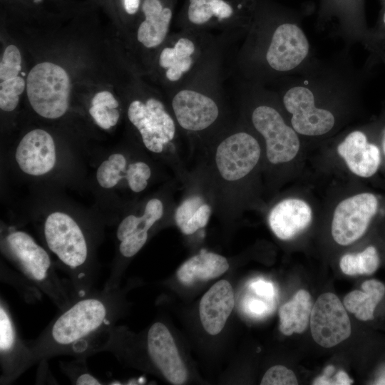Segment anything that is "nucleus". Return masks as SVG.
<instances>
[{"mask_svg": "<svg viewBox=\"0 0 385 385\" xmlns=\"http://www.w3.org/2000/svg\"><path fill=\"white\" fill-rule=\"evenodd\" d=\"M195 153L196 163L188 180L202 189L213 212L233 218L245 207L247 185L262 160L260 142L245 130L232 131L212 138Z\"/></svg>", "mask_w": 385, "mask_h": 385, "instance_id": "obj_1", "label": "nucleus"}, {"mask_svg": "<svg viewBox=\"0 0 385 385\" xmlns=\"http://www.w3.org/2000/svg\"><path fill=\"white\" fill-rule=\"evenodd\" d=\"M118 289L93 290L61 311L28 342L34 364L57 356L86 358L103 351L120 307Z\"/></svg>", "mask_w": 385, "mask_h": 385, "instance_id": "obj_2", "label": "nucleus"}, {"mask_svg": "<svg viewBox=\"0 0 385 385\" xmlns=\"http://www.w3.org/2000/svg\"><path fill=\"white\" fill-rule=\"evenodd\" d=\"M43 236L48 249L63 265L75 299L93 291L98 272L87 238L76 221L64 212H53L46 219Z\"/></svg>", "mask_w": 385, "mask_h": 385, "instance_id": "obj_3", "label": "nucleus"}, {"mask_svg": "<svg viewBox=\"0 0 385 385\" xmlns=\"http://www.w3.org/2000/svg\"><path fill=\"white\" fill-rule=\"evenodd\" d=\"M1 247L19 273L49 297L60 311L76 300L70 285H66L56 272L48 252L28 233L10 231Z\"/></svg>", "mask_w": 385, "mask_h": 385, "instance_id": "obj_4", "label": "nucleus"}, {"mask_svg": "<svg viewBox=\"0 0 385 385\" xmlns=\"http://www.w3.org/2000/svg\"><path fill=\"white\" fill-rule=\"evenodd\" d=\"M128 118L139 132L145 148L155 154L167 153L176 178L184 184L188 179L187 170L175 145L176 121L158 99L150 98L143 102L132 101Z\"/></svg>", "mask_w": 385, "mask_h": 385, "instance_id": "obj_5", "label": "nucleus"}, {"mask_svg": "<svg viewBox=\"0 0 385 385\" xmlns=\"http://www.w3.org/2000/svg\"><path fill=\"white\" fill-rule=\"evenodd\" d=\"M71 83L60 66L43 62L36 65L26 79V92L33 109L49 119L61 117L68 108Z\"/></svg>", "mask_w": 385, "mask_h": 385, "instance_id": "obj_6", "label": "nucleus"}, {"mask_svg": "<svg viewBox=\"0 0 385 385\" xmlns=\"http://www.w3.org/2000/svg\"><path fill=\"white\" fill-rule=\"evenodd\" d=\"M251 121L264 140L265 155L270 165L277 166L294 158L300 147L299 138L274 108L266 105L256 107Z\"/></svg>", "mask_w": 385, "mask_h": 385, "instance_id": "obj_7", "label": "nucleus"}, {"mask_svg": "<svg viewBox=\"0 0 385 385\" xmlns=\"http://www.w3.org/2000/svg\"><path fill=\"white\" fill-rule=\"evenodd\" d=\"M379 206L377 197L370 192H362L342 200L335 208L332 235L341 245H350L366 232Z\"/></svg>", "mask_w": 385, "mask_h": 385, "instance_id": "obj_8", "label": "nucleus"}, {"mask_svg": "<svg viewBox=\"0 0 385 385\" xmlns=\"http://www.w3.org/2000/svg\"><path fill=\"white\" fill-rule=\"evenodd\" d=\"M309 324L313 339L325 348L342 342L351 332L346 308L332 292H325L317 298L312 307Z\"/></svg>", "mask_w": 385, "mask_h": 385, "instance_id": "obj_9", "label": "nucleus"}, {"mask_svg": "<svg viewBox=\"0 0 385 385\" xmlns=\"http://www.w3.org/2000/svg\"><path fill=\"white\" fill-rule=\"evenodd\" d=\"M0 364L1 384L14 381L34 364L31 348L20 337L9 307L2 297L0 299Z\"/></svg>", "mask_w": 385, "mask_h": 385, "instance_id": "obj_10", "label": "nucleus"}, {"mask_svg": "<svg viewBox=\"0 0 385 385\" xmlns=\"http://www.w3.org/2000/svg\"><path fill=\"white\" fill-rule=\"evenodd\" d=\"M171 107L176 123L195 136L210 130L220 116V107L214 99L194 90L178 92Z\"/></svg>", "mask_w": 385, "mask_h": 385, "instance_id": "obj_11", "label": "nucleus"}, {"mask_svg": "<svg viewBox=\"0 0 385 385\" xmlns=\"http://www.w3.org/2000/svg\"><path fill=\"white\" fill-rule=\"evenodd\" d=\"M287 111L292 115L293 129L304 135H321L329 132L334 125L333 114L314 105L312 92L297 86L287 91L283 98Z\"/></svg>", "mask_w": 385, "mask_h": 385, "instance_id": "obj_12", "label": "nucleus"}, {"mask_svg": "<svg viewBox=\"0 0 385 385\" xmlns=\"http://www.w3.org/2000/svg\"><path fill=\"white\" fill-rule=\"evenodd\" d=\"M145 346L150 361L169 382L179 385L187 381V369L170 332L164 324L158 322L150 327Z\"/></svg>", "mask_w": 385, "mask_h": 385, "instance_id": "obj_13", "label": "nucleus"}, {"mask_svg": "<svg viewBox=\"0 0 385 385\" xmlns=\"http://www.w3.org/2000/svg\"><path fill=\"white\" fill-rule=\"evenodd\" d=\"M308 52V40L302 30L295 24L286 23L275 29L266 58L273 69L287 71L297 67Z\"/></svg>", "mask_w": 385, "mask_h": 385, "instance_id": "obj_14", "label": "nucleus"}, {"mask_svg": "<svg viewBox=\"0 0 385 385\" xmlns=\"http://www.w3.org/2000/svg\"><path fill=\"white\" fill-rule=\"evenodd\" d=\"M22 171L31 175H41L56 164V147L53 138L46 130L34 129L19 142L15 154Z\"/></svg>", "mask_w": 385, "mask_h": 385, "instance_id": "obj_15", "label": "nucleus"}, {"mask_svg": "<svg viewBox=\"0 0 385 385\" xmlns=\"http://www.w3.org/2000/svg\"><path fill=\"white\" fill-rule=\"evenodd\" d=\"M183 187L185 193L179 204L175 205L173 219L181 232L190 235L207 225L213 210L197 185L188 180Z\"/></svg>", "mask_w": 385, "mask_h": 385, "instance_id": "obj_16", "label": "nucleus"}, {"mask_svg": "<svg viewBox=\"0 0 385 385\" xmlns=\"http://www.w3.org/2000/svg\"><path fill=\"white\" fill-rule=\"evenodd\" d=\"M312 212L304 200L287 198L277 203L270 211L268 223L273 233L280 240H291L311 223Z\"/></svg>", "mask_w": 385, "mask_h": 385, "instance_id": "obj_17", "label": "nucleus"}, {"mask_svg": "<svg viewBox=\"0 0 385 385\" xmlns=\"http://www.w3.org/2000/svg\"><path fill=\"white\" fill-rule=\"evenodd\" d=\"M235 305L232 287L229 282L220 280L202 296L199 306L200 321L205 330L211 335L223 329Z\"/></svg>", "mask_w": 385, "mask_h": 385, "instance_id": "obj_18", "label": "nucleus"}, {"mask_svg": "<svg viewBox=\"0 0 385 385\" xmlns=\"http://www.w3.org/2000/svg\"><path fill=\"white\" fill-rule=\"evenodd\" d=\"M337 152L355 175L369 178L374 175L381 163L379 148L367 141L359 130L349 133L337 147Z\"/></svg>", "mask_w": 385, "mask_h": 385, "instance_id": "obj_19", "label": "nucleus"}, {"mask_svg": "<svg viewBox=\"0 0 385 385\" xmlns=\"http://www.w3.org/2000/svg\"><path fill=\"white\" fill-rule=\"evenodd\" d=\"M228 268V261L224 256L201 250L180 265L177 271V277L182 284L191 285L197 281L218 277Z\"/></svg>", "mask_w": 385, "mask_h": 385, "instance_id": "obj_20", "label": "nucleus"}, {"mask_svg": "<svg viewBox=\"0 0 385 385\" xmlns=\"http://www.w3.org/2000/svg\"><path fill=\"white\" fill-rule=\"evenodd\" d=\"M142 10L145 18L138 27V41L146 48L156 47L167 36L172 11L163 7L159 0H144Z\"/></svg>", "mask_w": 385, "mask_h": 385, "instance_id": "obj_21", "label": "nucleus"}, {"mask_svg": "<svg viewBox=\"0 0 385 385\" xmlns=\"http://www.w3.org/2000/svg\"><path fill=\"white\" fill-rule=\"evenodd\" d=\"M362 290H354L343 300L346 309L364 322L374 319L375 310L385 296V284L377 279L364 281Z\"/></svg>", "mask_w": 385, "mask_h": 385, "instance_id": "obj_22", "label": "nucleus"}, {"mask_svg": "<svg viewBox=\"0 0 385 385\" xmlns=\"http://www.w3.org/2000/svg\"><path fill=\"white\" fill-rule=\"evenodd\" d=\"M310 294L304 289L299 290L279 309V329L287 336L304 332L309 323L312 310Z\"/></svg>", "mask_w": 385, "mask_h": 385, "instance_id": "obj_23", "label": "nucleus"}, {"mask_svg": "<svg viewBox=\"0 0 385 385\" xmlns=\"http://www.w3.org/2000/svg\"><path fill=\"white\" fill-rule=\"evenodd\" d=\"M195 50L194 43L188 38H180L173 47L163 49L159 64L165 69V76L169 81H178L191 68Z\"/></svg>", "mask_w": 385, "mask_h": 385, "instance_id": "obj_24", "label": "nucleus"}, {"mask_svg": "<svg viewBox=\"0 0 385 385\" xmlns=\"http://www.w3.org/2000/svg\"><path fill=\"white\" fill-rule=\"evenodd\" d=\"M380 264L376 248L370 245L358 253L343 255L339 266L343 273L347 275H370L374 273Z\"/></svg>", "mask_w": 385, "mask_h": 385, "instance_id": "obj_25", "label": "nucleus"}, {"mask_svg": "<svg viewBox=\"0 0 385 385\" xmlns=\"http://www.w3.org/2000/svg\"><path fill=\"white\" fill-rule=\"evenodd\" d=\"M188 16L194 24H203L212 16L219 19L230 18L233 10L224 0H189Z\"/></svg>", "mask_w": 385, "mask_h": 385, "instance_id": "obj_26", "label": "nucleus"}, {"mask_svg": "<svg viewBox=\"0 0 385 385\" xmlns=\"http://www.w3.org/2000/svg\"><path fill=\"white\" fill-rule=\"evenodd\" d=\"M127 160L121 153H114L103 161L98 168L96 178L104 188H111L123 178H125Z\"/></svg>", "mask_w": 385, "mask_h": 385, "instance_id": "obj_27", "label": "nucleus"}, {"mask_svg": "<svg viewBox=\"0 0 385 385\" xmlns=\"http://www.w3.org/2000/svg\"><path fill=\"white\" fill-rule=\"evenodd\" d=\"M86 358H75L71 361H61L62 371L76 385H99L102 383L89 371Z\"/></svg>", "mask_w": 385, "mask_h": 385, "instance_id": "obj_28", "label": "nucleus"}, {"mask_svg": "<svg viewBox=\"0 0 385 385\" xmlns=\"http://www.w3.org/2000/svg\"><path fill=\"white\" fill-rule=\"evenodd\" d=\"M25 89V81L20 76L1 81L0 83V108L12 111L18 106L19 96Z\"/></svg>", "mask_w": 385, "mask_h": 385, "instance_id": "obj_29", "label": "nucleus"}, {"mask_svg": "<svg viewBox=\"0 0 385 385\" xmlns=\"http://www.w3.org/2000/svg\"><path fill=\"white\" fill-rule=\"evenodd\" d=\"M152 175L149 165L143 161H135L129 164L125 173L128 187L134 192H140L148 186Z\"/></svg>", "mask_w": 385, "mask_h": 385, "instance_id": "obj_30", "label": "nucleus"}, {"mask_svg": "<svg viewBox=\"0 0 385 385\" xmlns=\"http://www.w3.org/2000/svg\"><path fill=\"white\" fill-rule=\"evenodd\" d=\"M21 56L19 48L14 45L8 46L0 63V78L5 81L18 76L21 70Z\"/></svg>", "mask_w": 385, "mask_h": 385, "instance_id": "obj_31", "label": "nucleus"}, {"mask_svg": "<svg viewBox=\"0 0 385 385\" xmlns=\"http://www.w3.org/2000/svg\"><path fill=\"white\" fill-rule=\"evenodd\" d=\"M262 385H296L298 384L294 373L282 365L270 367L264 374Z\"/></svg>", "mask_w": 385, "mask_h": 385, "instance_id": "obj_32", "label": "nucleus"}, {"mask_svg": "<svg viewBox=\"0 0 385 385\" xmlns=\"http://www.w3.org/2000/svg\"><path fill=\"white\" fill-rule=\"evenodd\" d=\"M89 113L95 122L105 130L115 125L120 117L117 108H110L101 105L92 106L89 109Z\"/></svg>", "mask_w": 385, "mask_h": 385, "instance_id": "obj_33", "label": "nucleus"}, {"mask_svg": "<svg viewBox=\"0 0 385 385\" xmlns=\"http://www.w3.org/2000/svg\"><path fill=\"white\" fill-rule=\"evenodd\" d=\"M269 307L264 301L249 297L244 301V309L245 312L255 317L265 316L269 312Z\"/></svg>", "mask_w": 385, "mask_h": 385, "instance_id": "obj_34", "label": "nucleus"}, {"mask_svg": "<svg viewBox=\"0 0 385 385\" xmlns=\"http://www.w3.org/2000/svg\"><path fill=\"white\" fill-rule=\"evenodd\" d=\"M250 287L259 296L272 299L275 295L274 285L264 279H256L252 281Z\"/></svg>", "mask_w": 385, "mask_h": 385, "instance_id": "obj_35", "label": "nucleus"}, {"mask_svg": "<svg viewBox=\"0 0 385 385\" xmlns=\"http://www.w3.org/2000/svg\"><path fill=\"white\" fill-rule=\"evenodd\" d=\"M94 105L105 106L110 108H117L118 107V102L111 92L103 91L97 93L93 98L92 106Z\"/></svg>", "mask_w": 385, "mask_h": 385, "instance_id": "obj_36", "label": "nucleus"}, {"mask_svg": "<svg viewBox=\"0 0 385 385\" xmlns=\"http://www.w3.org/2000/svg\"><path fill=\"white\" fill-rule=\"evenodd\" d=\"M124 7L126 12L129 14H134L137 12L140 0H124Z\"/></svg>", "mask_w": 385, "mask_h": 385, "instance_id": "obj_37", "label": "nucleus"}, {"mask_svg": "<svg viewBox=\"0 0 385 385\" xmlns=\"http://www.w3.org/2000/svg\"><path fill=\"white\" fill-rule=\"evenodd\" d=\"M336 384H342V385H346V384H351L353 383V380L349 378V376L347 375V374L344 371H339L336 374Z\"/></svg>", "mask_w": 385, "mask_h": 385, "instance_id": "obj_38", "label": "nucleus"}, {"mask_svg": "<svg viewBox=\"0 0 385 385\" xmlns=\"http://www.w3.org/2000/svg\"><path fill=\"white\" fill-rule=\"evenodd\" d=\"M376 384H385V369L381 374V376H379L378 379L376 381Z\"/></svg>", "mask_w": 385, "mask_h": 385, "instance_id": "obj_39", "label": "nucleus"}, {"mask_svg": "<svg viewBox=\"0 0 385 385\" xmlns=\"http://www.w3.org/2000/svg\"><path fill=\"white\" fill-rule=\"evenodd\" d=\"M382 149H383L384 153L385 154V130L384 131L383 137H382Z\"/></svg>", "mask_w": 385, "mask_h": 385, "instance_id": "obj_40", "label": "nucleus"}, {"mask_svg": "<svg viewBox=\"0 0 385 385\" xmlns=\"http://www.w3.org/2000/svg\"><path fill=\"white\" fill-rule=\"evenodd\" d=\"M384 24H385V13H384Z\"/></svg>", "mask_w": 385, "mask_h": 385, "instance_id": "obj_41", "label": "nucleus"}, {"mask_svg": "<svg viewBox=\"0 0 385 385\" xmlns=\"http://www.w3.org/2000/svg\"><path fill=\"white\" fill-rule=\"evenodd\" d=\"M21 75H22V76H24V75H25V73H23V72H21Z\"/></svg>", "mask_w": 385, "mask_h": 385, "instance_id": "obj_42", "label": "nucleus"}]
</instances>
